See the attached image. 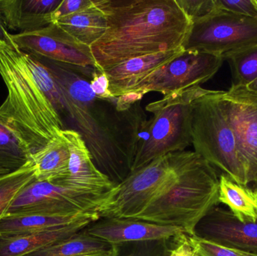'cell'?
<instances>
[{"mask_svg":"<svg viewBox=\"0 0 257 256\" xmlns=\"http://www.w3.org/2000/svg\"><path fill=\"white\" fill-rule=\"evenodd\" d=\"M36 57L51 72L66 99L69 125L85 142L95 166L114 185L133 171L146 115L141 102L119 110L117 98L97 97L90 87L95 67H78Z\"/></svg>","mask_w":257,"mask_h":256,"instance_id":"obj_1","label":"cell"},{"mask_svg":"<svg viewBox=\"0 0 257 256\" xmlns=\"http://www.w3.org/2000/svg\"><path fill=\"white\" fill-rule=\"evenodd\" d=\"M106 30L90 46L96 69L182 48L191 20L176 0H95Z\"/></svg>","mask_w":257,"mask_h":256,"instance_id":"obj_2","label":"cell"},{"mask_svg":"<svg viewBox=\"0 0 257 256\" xmlns=\"http://www.w3.org/2000/svg\"><path fill=\"white\" fill-rule=\"evenodd\" d=\"M0 75L8 96L0 106V123L12 131L32 156L60 136L65 126L26 60L14 45L0 46Z\"/></svg>","mask_w":257,"mask_h":256,"instance_id":"obj_3","label":"cell"},{"mask_svg":"<svg viewBox=\"0 0 257 256\" xmlns=\"http://www.w3.org/2000/svg\"><path fill=\"white\" fill-rule=\"evenodd\" d=\"M218 188L215 168L196 152L184 150L175 181L136 219L178 227L193 236L201 219L218 205Z\"/></svg>","mask_w":257,"mask_h":256,"instance_id":"obj_4","label":"cell"},{"mask_svg":"<svg viewBox=\"0 0 257 256\" xmlns=\"http://www.w3.org/2000/svg\"><path fill=\"white\" fill-rule=\"evenodd\" d=\"M207 90L201 86L193 87L147 105L145 109L153 117L141 130L133 171L165 155L184 151L191 145L192 103Z\"/></svg>","mask_w":257,"mask_h":256,"instance_id":"obj_5","label":"cell"},{"mask_svg":"<svg viewBox=\"0 0 257 256\" xmlns=\"http://www.w3.org/2000/svg\"><path fill=\"white\" fill-rule=\"evenodd\" d=\"M217 91L208 90L192 103V144L213 167L248 186L236 135Z\"/></svg>","mask_w":257,"mask_h":256,"instance_id":"obj_6","label":"cell"},{"mask_svg":"<svg viewBox=\"0 0 257 256\" xmlns=\"http://www.w3.org/2000/svg\"><path fill=\"white\" fill-rule=\"evenodd\" d=\"M181 152L157 158L133 171L110 191L98 211L99 217L136 219L175 181Z\"/></svg>","mask_w":257,"mask_h":256,"instance_id":"obj_7","label":"cell"},{"mask_svg":"<svg viewBox=\"0 0 257 256\" xmlns=\"http://www.w3.org/2000/svg\"><path fill=\"white\" fill-rule=\"evenodd\" d=\"M257 45V18L215 9L193 21L184 51L226 57Z\"/></svg>","mask_w":257,"mask_h":256,"instance_id":"obj_8","label":"cell"},{"mask_svg":"<svg viewBox=\"0 0 257 256\" xmlns=\"http://www.w3.org/2000/svg\"><path fill=\"white\" fill-rule=\"evenodd\" d=\"M110 191L86 192L35 179L15 197L6 216L98 214Z\"/></svg>","mask_w":257,"mask_h":256,"instance_id":"obj_9","label":"cell"},{"mask_svg":"<svg viewBox=\"0 0 257 256\" xmlns=\"http://www.w3.org/2000/svg\"><path fill=\"white\" fill-rule=\"evenodd\" d=\"M222 57L183 51L179 55L148 75L130 93L145 96L151 92L163 96L197 87L209 81L223 65Z\"/></svg>","mask_w":257,"mask_h":256,"instance_id":"obj_10","label":"cell"},{"mask_svg":"<svg viewBox=\"0 0 257 256\" xmlns=\"http://www.w3.org/2000/svg\"><path fill=\"white\" fill-rule=\"evenodd\" d=\"M14 46L30 54L78 67H96L90 47L56 24L36 31L10 34Z\"/></svg>","mask_w":257,"mask_h":256,"instance_id":"obj_11","label":"cell"},{"mask_svg":"<svg viewBox=\"0 0 257 256\" xmlns=\"http://www.w3.org/2000/svg\"><path fill=\"white\" fill-rule=\"evenodd\" d=\"M217 93L236 135L247 183H253L257 173V93L231 86Z\"/></svg>","mask_w":257,"mask_h":256,"instance_id":"obj_12","label":"cell"},{"mask_svg":"<svg viewBox=\"0 0 257 256\" xmlns=\"http://www.w3.org/2000/svg\"><path fill=\"white\" fill-rule=\"evenodd\" d=\"M193 236L226 247L257 253V222H242L230 210L218 205L201 219Z\"/></svg>","mask_w":257,"mask_h":256,"instance_id":"obj_13","label":"cell"},{"mask_svg":"<svg viewBox=\"0 0 257 256\" xmlns=\"http://www.w3.org/2000/svg\"><path fill=\"white\" fill-rule=\"evenodd\" d=\"M84 231L112 246L139 242L168 240L186 234L182 228L166 226L137 219L100 218Z\"/></svg>","mask_w":257,"mask_h":256,"instance_id":"obj_14","label":"cell"},{"mask_svg":"<svg viewBox=\"0 0 257 256\" xmlns=\"http://www.w3.org/2000/svg\"><path fill=\"white\" fill-rule=\"evenodd\" d=\"M61 135L69 150V168L63 177L51 183L86 192H105L114 189L116 185L95 166L80 134L73 129H64Z\"/></svg>","mask_w":257,"mask_h":256,"instance_id":"obj_15","label":"cell"},{"mask_svg":"<svg viewBox=\"0 0 257 256\" xmlns=\"http://www.w3.org/2000/svg\"><path fill=\"white\" fill-rule=\"evenodd\" d=\"M62 0H0V13L8 30L30 33L52 24L51 14Z\"/></svg>","mask_w":257,"mask_h":256,"instance_id":"obj_16","label":"cell"},{"mask_svg":"<svg viewBox=\"0 0 257 256\" xmlns=\"http://www.w3.org/2000/svg\"><path fill=\"white\" fill-rule=\"evenodd\" d=\"M184 51H174L144 56L127 60L104 71L109 81V90L114 98L130 93L148 75L171 61Z\"/></svg>","mask_w":257,"mask_h":256,"instance_id":"obj_17","label":"cell"},{"mask_svg":"<svg viewBox=\"0 0 257 256\" xmlns=\"http://www.w3.org/2000/svg\"><path fill=\"white\" fill-rule=\"evenodd\" d=\"M90 224L82 222L39 232L0 236V256H24L33 253L71 237Z\"/></svg>","mask_w":257,"mask_h":256,"instance_id":"obj_18","label":"cell"},{"mask_svg":"<svg viewBox=\"0 0 257 256\" xmlns=\"http://www.w3.org/2000/svg\"><path fill=\"white\" fill-rule=\"evenodd\" d=\"M100 219L98 214L57 216L45 215H12L0 221V236L18 235L64 228L74 224L96 222Z\"/></svg>","mask_w":257,"mask_h":256,"instance_id":"obj_19","label":"cell"},{"mask_svg":"<svg viewBox=\"0 0 257 256\" xmlns=\"http://www.w3.org/2000/svg\"><path fill=\"white\" fill-rule=\"evenodd\" d=\"M54 24L89 47L102 37L107 27L105 15L93 1L90 7L61 18Z\"/></svg>","mask_w":257,"mask_h":256,"instance_id":"obj_20","label":"cell"},{"mask_svg":"<svg viewBox=\"0 0 257 256\" xmlns=\"http://www.w3.org/2000/svg\"><path fill=\"white\" fill-rule=\"evenodd\" d=\"M218 201L229 207V210L242 222H257L253 191L223 173L219 175Z\"/></svg>","mask_w":257,"mask_h":256,"instance_id":"obj_21","label":"cell"},{"mask_svg":"<svg viewBox=\"0 0 257 256\" xmlns=\"http://www.w3.org/2000/svg\"><path fill=\"white\" fill-rule=\"evenodd\" d=\"M32 159L36 167V180L51 182L63 177L69 168V150L61 133Z\"/></svg>","mask_w":257,"mask_h":256,"instance_id":"obj_22","label":"cell"},{"mask_svg":"<svg viewBox=\"0 0 257 256\" xmlns=\"http://www.w3.org/2000/svg\"><path fill=\"white\" fill-rule=\"evenodd\" d=\"M112 245L87 234L84 229L64 240L24 256H80L108 250Z\"/></svg>","mask_w":257,"mask_h":256,"instance_id":"obj_23","label":"cell"},{"mask_svg":"<svg viewBox=\"0 0 257 256\" xmlns=\"http://www.w3.org/2000/svg\"><path fill=\"white\" fill-rule=\"evenodd\" d=\"M33 160L30 150L9 128L0 123V170L12 172Z\"/></svg>","mask_w":257,"mask_h":256,"instance_id":"obj_24","label":"cell"},{"mask_svg":"<svg viewBox=\"0 0 257 256\" xmlns=\"http://www.w3.org/2000/svg\"><path fill=\"white\" fill-rule=\"evenodd\" d=\"M36 178L33 161L12 172L0 176V221L6 215L18 194Z\"/></svg>","mask_w":257,"mask_h":256,"instance_id":"obj_25","label":"cell"},{"mask_svg":"<svg viewBox=\"0 0 257 256\" xmlns=\"http://www.w3.org/2000/svg\"><path fill=\"white\" fill-rule=\"evenodd\" d=\"M232 87H247L257 78V45L228 56Z\"/></svg>","mask_w":257,"mask_h":256,"instance_id":"obj_26","label":"cell"},{"mask_svg":"<svg viewBox=\"0 0 257 256\" xmlns=\"http://www.w3.org/2000/svg\"><path fill=\"white\" fill-rule=\"evenodd\" d=\"M188 238L198 256H257V253L226 247L194 236L188 235Z\"/></svg>","mask_w":257,"mask_h":256,"instance_id":"obj_27","label":"cell"},{"mask_svg":"<svg viewBox=\"0 0 257 256\" xmlns=\"http://www.w3.org/2000/svg\"><path fill=\"white\" fill-rule=\"evenodd\" d=\"M192 23L209 15L216 9L214 0H176Z\"/></svg>","mask_w":257,"mask_h":256,"instance_id":"obj_28","label":"cell"},{"mask_svg":"<svg viewBox=\"0 0 257 256\" xmlns=\"http://www.w3.org/2000/svg\"><path fill=\"white\" fill-rule=\"evenodd\" d=\"M216 9L257 18V7L253 0H214Z\"/></svg>","mask_w":257,"mask_h":256,"instance_id":"obj_29","label":"cell"},{"mask_svg":"<svg viewBox=\"0 0 257 256\" xmlns=\"http://www.w3.org/2000/svg\"><path fill=\"white\" fill-rule=\"evenodd\" d=\"M92 5L91 0H62L60 6L51 14L52 24L61 18L84 10Z\"/></svg>","mask_w":257,"mask_h":256,"instance_id":"obj_30","label":"cell"},{"mask_svg":"<svg viewBox=\"0 0 257 256\" xmlns=\"http://www.w3.org/2000/svg\"><path fill=\"white\" fill-rule=\"evenodd\" d=\"M166 240L139 242L136 250L126 256H169L171 250H168Z\"/></svg>","mask_w":257,"mask_h":256,"instance_id":"obj_31","label":"cell"},{"mask_svg":"<svg viewBox=\"0 0 257 256\" xmlns=\"http://www.w3.org/2000/svg\"><path fill=\"white\" fill-rule=\"evenodd\" d=\"M90 87L97 97L103 99H114L109 90V81L106 74L96 67L92 72Z\"/></svg>","mask_w":257,"mask_h":256,"instance_id":"obj_32","label":"cell"},{"mask_svg":"<svg viewBox=\"0 0 257 256\" xmlns=\"http://www.w3.org/2000/svg\"><path fill=\"white\" fill-rule=\"evenodd\" d=\"M169 256H197V254L190 243L188 235L184 234L179 237L178 245L171 250Z\"/></svg>","mask_w":257,"mask_h":256,"instance_id":"obj_33","label":"cell"},{"mask_svg":"<svg viewBox=\"0 0 257 256\" xmlns=\"http://www.w3.org/2000/svg\"><path fill=\"white\" fill-rule=\"evenodd\" d=\"M13 45L10 39V33L8 32V29L5 25L3 17L0 13V46Z\"/></svg>","mask_w":257,"mask_h":256,"instance_id":"obj_34","label":"cell"},{"mask_svg":"<svg viewBox=\"0 0 257 256\" xmlns=\"http://www.w3.org/2000/svg\"><path fill=\"white\" fill-rule=\"evenodd\" d=\"M119 252H120L119 246H112V247L111 249H108V250L91 252V253L84 254V255L80 256H120Z\"/></svg>","mask_w":257,"mask_h":256,"instance_id":"obj_35","label":"cell"},{"mask_svg":"<svg viewBox=\"0 0 257 256\" xmlns=\"http://www.w3.org/2000/svg\"><path fill=\"white\" fill-rule=\"evenodd\" d=\"M246 87L249 89V90H252L253 92H256L257 93V78Z\"/></svg>","mask_w":257,"mask_h":256,"instance_id":"obj_36","label":"cell"},{"mask_svg":"<svg viewBox=\"0 0 257 256\" xmlns=\"http://www.w3.org/2000/svg\"><path fill=\"white\" fill-rule=\"evenodd\" d=\"M253 193H254L255 200H256V207H257V188L256 189V190L253 191Z\"/></svg>","mask_w":257,"mask_h":256,"instance_id":"obj_37","label":"cell"},{"mask_svg":"<svg viewBox=\"0 0 257 256\" xmlns=\"http://www.w3.org/2000/svg\"><path fill=\"white\" fill-rule=\"evenodd\" d=\"M8 173H10V172H7V171H2V170H0V176L3 175V174H8Z\"/></svg>","mask_w":257,"mask_h":256,"instance_id":"obj_38","label":"cell"},{"mask_svg":"<svg viewBox=\"0 0 257 256\" xmlns=\"http://www.w3.org/2000/svg\"><path fill=\"white\" fill-rule=\"evenodd\" d=\"M253 183H254L255 184H256V186H257V173H256V176H255L254 180H253Z\"/></svg>","mask_w":257,"mask_h":256,"instance_id":"obj_39","label":"cell"},{"mask_svg":"<svg viewBox=\"0 0 257 256\" xmlns=\"http://www.w3.org/2000/svg\"><path fill=\"white\" fill-rule=\"evenodd\" d=\"M253 3H254L255 6L257 7V0H253Z\"/></svg>","mask_w":257,"mask_h":256,"instance_id":"obj_40","label":"cell"},{"mask_svg":"<svg viewBox=\"0 0 257 256\" xmlns=\"http://www.w3.org/2000/svg\"><path fill=\"white\" fill-rule=\"evenodd\" d=\"M198 256V255H197Z\"/></svg>","mask_w":257,"mask_h":256,"instance_id":"obj_41","label":"cell"}]
</instances>
